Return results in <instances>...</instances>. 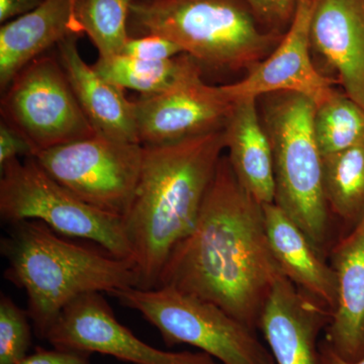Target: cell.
I'll return each instance as SVG.
<instances>
[{"label":"cell","mask_w":364,"mask_h":364,"mask_svg":"<svg viewBox=\"0 0 364 364\" xmlns=\"http://www.w3.org/2000/svg\"><path fill=\"white\" fill-rule=\"evenodd\" d=\"M284 275L268 241L262 203L222 156L196 226L170 254L156 287L210 301L257 331Z\"/></svg>","instance_id":"1"},{"label":"cell","mask_w":364,"mask_h":364,"mask_svg":"<svg viewBox=\"0 0 364 364\" xmlns=\"http://www.w3.org/2000/svg\"><path fill=\"white\" fill-rule=\"evenodd\" d=\"M224 150V129L143 146L138 186L124 218L139 289L157 287L170 254L193 231Z\"/></svg>","instance_id":"2"},{"label":"cell","mask_w":364,"mask_h":364,"mask_svg":"<svg viewBox=\"0 0 364 364\" xmlns=\"http://www.w3.org/2000/svg\"><path fill=\"white\" fill-rule=\"evenodd\" d=\"M71 239L28 220L9 225L0 243L7 261L4 277L25 291L26 310L40 339L47 338L62 311L79 296L138 287L133 261Z\"/></svg>","instance_id":"3"},{"label":"cell","mask_w":364,"mask_h":364,"mask_svg":"<svg viewBox=\"0 0 364 364\" xmlns=\"http://www.w3.org/2000/svg\"><path fill=\"white\" fill-rule=\"evenodd\" d=\"M129 33L167 38L217 71L250 70L284 35L265 30L243 0H134Z\"/></svg>","instance_id":"4"},{"label":"cell","mask_w":364,"mask_h":364,"mask_svg":"<svg viewBox=\"0 0 364 364\" xmlns=\"http://www.w3.org/2000/svg\"><path fill=\"white\" fill-rule=\"evenodd\" d=\"M262 123L272 148L275 200L325 256L330 212L323 183V155L316 140V105L291 92L265 95Z\"/></svg>","instance_id":"5"},{"label":"cell","mask_w":364,"mask_h":364,"mask_svg":"<svg viewBox=\"0 0 364 364\" xmlns=\"http://www.w3.org/2000/svg\"><path fill=\"white\" fill-rule=\"evenodd\" d=\"M111 296L140 313L167 346L191 345L221 364H275L257 331L210 301L169 287H128Z\"/></svg>","instance_id":"6"},{"label":"cell","mask_w":364,"mask_h":364,"mask_svg":"<svg viewBox=\"0 0 364 364\" xmlns=\"http://www.w3.org/2000/svg\"><path fill=\"white\" fill-rule=\"evenodd\" d=\"M0 177V217L9 225L28 220L44 223L69 238L97 244L133 261L124 218L82 202L50 176L35 158L7 163Z\"/></svg>","instance_id":"7"},{"label":"cell","mask_w":364,"mask_h":364,"mask_svg":"<svg viewBox=\"0 0 364 364\" xmlns=\"http://www.w3.org/2000/svg\"><path fill=\"white\" fill-rule=\"evenodd\" d=\"M40 166L82 202L124 218L143 161V146L97 135L38 153Z\"/></svg>","instance_id":"8"},{"label":"cell","mask_w":364,"mask_h":364,"mask_svg":"<svg viewBox=\"0 0 364 364\" xmlns=\"http://www.w3.org/2000/svg\"><path fill=\"white\" fill-rule=\"evenodd\" d=\"M1 119L20 131L36 155L97 135L74 95L58 57L43 55L2 93Z\"/></svg>","instance_id":"9"},{"label":"cell","mask_w":364,"mask_h":364,"mask_svg":"<svg viewBox=\"0 0 364 364\" xmlns=\"http://www.w3.org/2000/svg\"><path fill=\"white\" fill-rule=\"evenodd\" d=\"M46 340L55 348L105 354L133 364H218L205 352L165 351L145 343L117 320L102 293L71 301Z\"/></svg>","instance_id":"10"},{"label":"cell","mask_w":364,"mask_h":364,"mask_svg":"<svg viewBox=\"0 0 364 364\" xmlns=\"http://www.w3.org/2000/svg\"><path fill=\"white\" fill-rule=\"evenodd\" d=\"M314 0H299L296 14L279 45L267 58L249 70L246 77L222 85L232 100L260 98L273 93L291 92L312 100L316 107L336 91L332 79L314 65L311 52V18Z\"/></svg>","instance_id":"11"},{"label":"cell","mask_w":364,"mask_h":364,"mask_svg":"<svg viewBox=\"0 0 364 364\" xmlns=\"http://www.w3.org/2000/svg\"><path fill=\"white\" fill-rule=\"evenodd\" d=\"M135 102L141 145H161L223 130L234 100L223 86L203 81V74L166 92L142 95Z\"/></svg>","instance_id":"12"},{"label":"cell","mask_w":364,"mask_h":364,"mask_svg":"<svg viewBox=\"0 0 364 364\" xmlns=\"http://www.w3.org/2000/svg\"><path fill=\"white\" fill-rule=\"evenodd\" d=\"M310 35L345 95L364 109V0H314Z\"/></svg>","instance_id":"13"},{"label":"cell","mask_w":364,"mask_h":364,"mask_svg":"<svg viewBox=\"0 0 364 364\" xmlns=\"http://www.w3.org/2000/svg\"><path fill=\"white\" fill-rule=\"evenodd\" d=\"M331 321L322 306L289 284L273 289L259 330L275 364H317L318 336Z\"/></svg>","instance_id":"14"},{"label":"cell","mask_w":364,"mask_h":364,"mask_svg":"<svg viewBox=\"0 0 364 364\" xmlns=\"http://www.w3.org/2000/svg\"><path fill=\"white\" fill-rule=\"evenodd\" d=\"M330 259L338 298L324 339L340 358L358 361L364 358V218L335 244Z\"/></svg>","instance_id":"15"},{"label":"cell","mask_w":364,"mask_h":364,"mask_svg":"<svg viewBox=\"0 0 364 364\" xmlns=\"http://www.w3.org/2000/svg\"><path fill=\"white\" fill-rule=\"evenodd\" d=\"M83 35L74 0H45L30 13L4 23L0 28L2 93L33 60L57 47L66 38Z\"/></svg>","instance_id":"16"},{"label":"cell","mask_w":364,"mask_h":364,"mask_svg":"<svg viewBox=\"0 0 364 364\" xmlns=\"http://www.w3.org/2000/svg\"><path fill=\"white\" fill-rule=\"evenodd\" d=\"M79 37L72 36L57 45V57L79 105L98 135L124 142L139 143L135 102L124 90L102 78L81 57Z\"/></svg>","instance_id":"17"},{"label":"cell","mask_w":364,"mask_h":364,"mask_svg":"<svg viewBox=\"0 0 364 364\" xmlns=\"http://www.w3.org/2000/svg\"><path fill=\"white\" fill-rule=\"evenodd\" d=\"M268 241L284 275L331 315L338 298L337 277L325 256L277 203L263 205Z\"/></svg>","instance_id":"18"},{"label":"cell","mask_w":364,"mask_h":364,"mask_svg":"<svg viewBox=\"0 0 364 364\" xmlns=\"http://www.w3.org/2000/svg\"><path fill=\"white\" fill-rule=\"evenodd\" d=\"M225 148L235 176L262 205L275 200L272 144L257 109V98L234 100L224 128Z\"/></svg>","instance_id":"19"},{"label":"cell","mask_w":364,"mask_h":364,"mask_svg":"<svg viewBox=\"0 0 364 364\" xmlns=\"http://www.w3.org/2000/svg\"><path fill=\"white\" fill-rule=\"evenodd\" d=\"M92 67L112 85L142 95L166 92L203 71L188 54L166 60L136 59L124 54L98 57Z\"/></svg>","instance_id":"20"},{"label":"cell","mask_w":364,"mask_h":364,"mask_svg":"<svg viewBox=\"0 0 364 364\" xmlns=\"http://www.w3.org/2000/svg\"><path fill=\"white\" fill-rule=\"evenodd\" d=\"M323 183L329 212L348 233L364 218V146L323 156Z\"/></svg>","instance_id":"21"},{"label":"cell","mask_w":364,"mask_h":364,"mask_svg":"<svg viewBox=\"0 0 364 364\" xmlns=\"http://www.w3.org/2000/svg\"><path fill=\"white\" fill-rule=\"evenodd\" d=\"M314 131L323 156L364 146V109L336 90L316 107Z\"/></svg>","instance_id":"22"},{"label":"cell","mask_w":364,"mask_h":364,"mask_svg":"<svg viewBox=\"0 0 364 364\" xmlns=\"http://www.w3.org/2000/svg\"><path fill=\"white\" fill-rule=\"evenodd\" d=\"M134 0H74L75 14L102 58L122 54L131 37L129 18Z\"/></svg>","instance_id":"23"},{"label":"cell","mask_w":364,"mask_h":364,"mask_svg":"<svg viewBox=\"0 0 364 364\" xmlns=\"http://www.w3.org/2000/svg\"><path fill=\"white\" fill-rule=\"evenodd\" d=\"M32 321L28 311L0 294V364H18L32 345Z\"/></svg>","instance_id":"24"},{"label":"cell","mask_w":364,"mask_h":364,"mask_svg":"<svg viewBox=\"0 0 364 364\" xmlns=\"http://www.w3.org/2000/svg\"><path fill=\"white\" fill-rule=\"evenodd\" d=\"M256 20L269 32L284 33L291 26L299 0H243Z\"/></svg>","instance_id":"25"},{"label":"cell","mask_w":364,"mask_h":364,"mask_svg":"<svg viewBox=\"0 0 364 364\" xmlns=\"http://www.w3.org/2000/svg\"><path fill=\"white\" fill-rule=\"evenodd\" d=\"M122 54L142 60H166L184 54L181 48L167 38L158 35L130 37Z\"/></svg>","instance_id":"26"},{"label":"cell","mask_w":364,"mask_h":364,"mask_svg":"<svg viewBox=\"0 0 364 364\" xmlns=\"http://www.w3.org/2000/svg\"><path fill=\"white\" fill-rule=\"evenodd\" d=\"M36 156L32 144L20 131L6 121L0 122V167L20 157Z\"/></svg>","instance_id":"27"},{"label":"cell","mask_w":364,"mask_h":364,"mask_svg":"<svg viewBox=\"0 0 364 364\" xmlns=\"http://www.w3.org/2000/svg\"><path fill=\"white\" fill-rule=\"evenodd\" d=\"M90 354L85 352L55 348L51 350L39 347L18 364H90Z\"/></svg>","instance_id":"28"},{"label":"cell","mask_w":364,"mask_h":364,"mask_svg":"<svg viewBox=\"0 0 364 364\" xmlns=\"http://www.w3.org/2000/svg\"><path fill=\"white\" fill-rule=\"evenodd\" d=\"M45 0H0V23L14 20L37 9Z\"/></svg>","instance_id":"29"},{"label":"cell","mask_w":364,"mask_h":364,"mask_svg":"<svg viewBox=\"0 0 364 364\" xmlns=\"http://www.w3.org/2000/svg\"><path fill=\"white\" fill-rule=\"evenodd\" d=\"M317 364H364V358L358 361L345 360L333 350L329 343L323 339L318 342Z\"/></svg>","instance_id":"30"}]
</instances>
